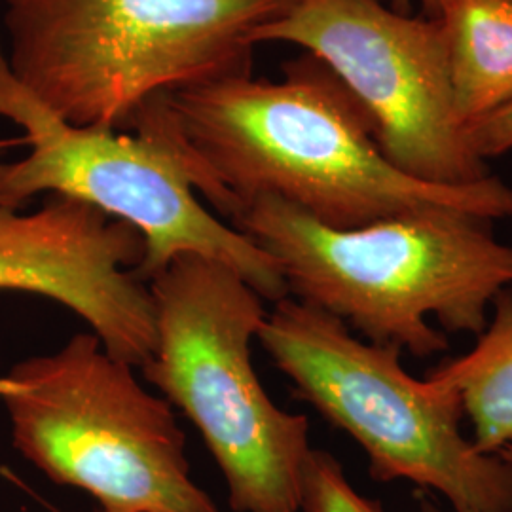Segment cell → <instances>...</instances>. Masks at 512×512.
I'll list each match as a JSON object with an SVG mask.
<instances>
[{
    "label": "cell",
    "instance_id": "6da1fadb",
    "mask_svg": "<svg viewBox=\"0 0 512 512\" xmlns=\"http://www.w3.org/2000/svg\"><path fill=\"white\" fill-rule=\"evenodd\" d=\"M283 73L279 82L228 74L162 93L124 129L173 148L198 194L232 220L266 196L338 230L425 209L512 217V188L494 175L446 186L399 171L361 103L317 57Z\"/></svg>",
    "mask_w": 512,
    "mask_h": 512
},
{
    "label": "cell",
    "instance_id": "7a4b0ae2",
    "mask_svg": "<svg viewBox=\"0 0 512 512\" xmlns=\"http://www.w3.org/2000/svg\"><path fill=\"white\" fill-rule=\"evenodd\" d=\"M232 222L274 258L289 296L421 359L448 349L431 319L478 336L495 296L512 285L511 245L494 238V220L463 211L425 209L338 230L266 196Z\"/></svg>",
    "mask_w": 512,
    "mask_h": 512
},
{
    "label": "cell",
    "instance_id": "3957f363",
    "mask_svg": "<svg viewBox=\"0 0 512 512\" xmlns=\"http://www.w3.org/2000/svg\"><path fill=\"white\" fill-rule=\"evenodd\" d=\"M287 0H4L19 84L80 128L124 129L150 99L251 73L258 25Z\"/></svg>",
    "mask_w": 512,
    "mask_h": 512
},
{
    "label": "cell",
    "instance_id": "277c9868",
    "mask_svg": "<svg viewBox=\"0 0 512 512\" xmlns=\"http://www.w3.org/2000/svg\"><path fill=\"white\" fill-rule=\"evenodd\" d=\"M156 348L143 376L179 408L219 465L234 512H300L310 421L275 406L251 340L264 298L219 260L173 258L148 281Z\"/></svg>",
    "mask_w": 512,
    "mask_h": 512
},
{
    "label": "cell",
    "instance_id": "5b68a950",
    "mask_svg": "<svg viewBox=\"0 0 512 512\" xmlns=\"http://www.w3.org/2000/svg\"><path fill=\"white\" fill-rule=\"evenodd\" d=\"M256 340L296 397L365 450L374 480H410L456 512H512V463L476 450L458 397L410 376L397 346L359 338L293 296L274 302Z\"/></svg>",
    "mask_w": 512,
    "mask_h": 512
},
{
    "label": "cell",
    "instance_id": "8992f818",
    "mask_svg": "<svg viewBox=\"0 0 512 512\" xmlns=\"http://www.w3.org/2000/svg\"><path fill=\"white\" fill-rule=\"evenodd\" d=\"M14 448L107 512H220L190 475L186 437L164 397L93 332L0 376Z\"/></svg>",
    "mask_w": 512,
    "mask_h": 512
},
{
    "label": "cell",
    "instance_id": "52a82bcc",
    "mask_svg": "<svg viewBox=\"0 0 512 512\" xmlns=\"http://www.w3.org/2000/svg\"><path fill=\"white\" fill-rule=\"evenodd\" d=\"M0 118L23 131L29 152L0 162V205L21 209L38 194L90 203L145 241V281L181 255L234 268L264 300L289 296L274 258L203 205L183 158L164 141L118 129L80 128L42 105L10 71L0 38Z\"/></svg>",
    "mask_w": 512,
    "mask_h": 512
},
{
    "label": "cell",
    "instance_id": "ba28073f",
    "mask_svg": "<svg viewBox=\"0 0 512 512\" xmlns=\"http://www.w3.org/2000/svg\"><path fill=\"white\" fill-rule=\"evenodd\" d=\"M253 46L296 44L336 74L366 110L385 158L425 183L488 179L459 124L439 19L382 0H287L258 25Z\"/></svg>",
    "mask_w": 512,
    "mask_h": 512
},
{
    "label": "cell",
    "instance_id": "9c48e42d",
    "mask_svg": "<svg viewBox=\"0 0 512 512\" xmlns=\"http://www.w3.org/2000/svg\"><path fill=\"white\" fill-rule=\"evenodd\" d=\"M145 241L90 203L52 196L33 213L0 205V291L46 296L82 317L110 355L147 365L156 310L137 274Z\"/></svg>",
    "mask_w": 512,
    "mask_h": 512
},
{
    "label": "cell",
    "instance_id": "30bf717a",
    "mask_svg": "<svg viewBox=\"0 0 512 512\" xmlns=\"http://www.w3.org/2000/svg\"><path fill=\"white\" fill-rule=\"evenodd\" d=\"M452 99L463 129L512 105V0H439Z\"/></svg>",
    "mask_w": 512,
    "mask_h": 512
},
{
    "label": "cell",
    "instance_id": "8fae6325",
    "mask_svg": "<svg viewBox=\"0 0 512 512\" xmlns=\"http://www.w3.org/2000/svg\"><path fill=\"white\" fill-rule=\"evenodd\" d=\"M492 308L475 348L427 374L458 397L463 418L473 425V444L484 454H499L512 442V285L495 296Z\"/></svg>",
    "mask_w": 512,
    "mask_h": 512
},
{
    "label": "cell",
    "instance_id": "7c38bea8",
    "mask_svg": "<svg viewBox=\"0 0 512 512\" xmlns=\"http://www.w3.org/2000/svg\"><path fill=\"white\" fill-rule=\"evenodd\" d=\"M300 512H384L378 501L359 494L340 461L325 450H311L302 478Z\"/></svg>",
    "mask_w": 512,
    "mask_h": 512
},
{
    "label": "cell",
    "instance_id": "4fadbf2b",
    "mask_svg": "<svg viewBox=\"0 0 512 512\" xmlns=\"http://www.w3.org/2000/svg\"><path fill=\"white\" fill-rule=\"evenodd\" d=\"M465 137L482 160L509 152L512 148V105L467 126Z\"/></svg>",
    "mask_w": 512,
    "mask_h": 512
},
{
    "label": "cell",
    "instance_id": "5bb4252c",
    "mask_svg": "<svg viewBox=\"0 0 512 512\" xmlns=\"http://www.w3.org/2000/svg\"><path fill=\"white\" fill-rule=\"evenodd\" d=\"M391 2H393V10L403 12V14H408V10L412 8V2H414V0H391ZM420 2L421 6H423V10H425V14H427V16H431V18H435L439 0H420Z\"/></svg>",
    "mask_w": 512,
    "mask_h": 512
},
{
    "label": "cell",
    "instance_id": "9a60e30c",
    "mask_svg": "<svg viewBox=\"0 0 512 512\" xmlns=\"http://www.w3.org/2000/svg\"><path fill=\"white\" fill-rule=\"evenodd\" d=\"M16 147H25V139L23 137H16V139H0V158Z\"/></svg>",
    "mask_w": 512,
    "mask_h": 512
},
{
    "label": "cell",
    "instance_id": "2e32d148",
    "mask_svg": "<svg viewBox=\"0 0 512 512\" xmlns=\"http://www.w3.org/2000/svg\"><path fill=\"white\" fill-rule=\"evenodd\" d=\"M420 511L421 512H442V511H440L439 507H437V505H433V501H429V499H421Z\"/></svg>",
    "mask_w": 512,
    "mask_h": 512
},
{
    "label": "cell",
    "instance_id": "e0dca14e",
    "mask_svg": "<svg viewBox=\"0 0 512 512\" xmlns=\"http://www.w3.org/2000/svg\"><path fill=\"white\" fill-rule=\"evenodd\" d=\"M499 456L503 459H507L509 463H512V442L509 446H505V448L499 452Z\"/></svg>",
    "mask_w": 512,
    "mask_h": 512
},
{
    "label": "cell",
    "instance_id": "ac0fdd59",
    "mask_svg": "<svg viewBox=\"0 0 512 512\" xmlns=\"http://www.w3.org/2000/svg\"><path fill=\"white\" fill-rule=\"evenodd\" d=\"M97 512H107V511H101V509H99V511H97Z\"/></svg>",
    "mask_w": 512,
    "mask_h": 512
}]
</instances>
